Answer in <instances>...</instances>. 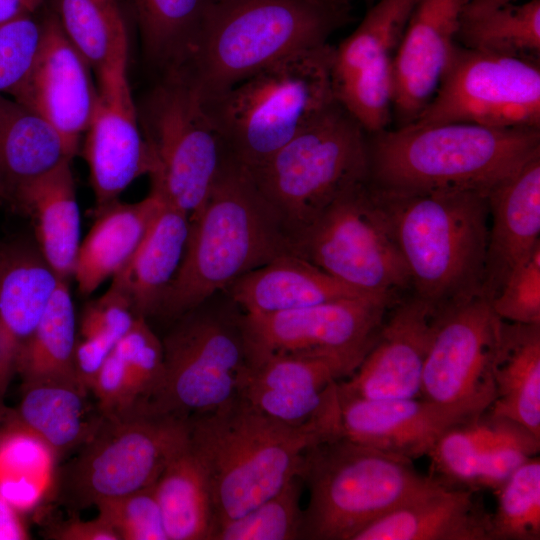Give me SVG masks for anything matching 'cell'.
Instances as JSON below:
<instances>
[{"label": "cell", "instance_id": "f1b7e54d", "mask_svg": "<svg viewBox=\"0 0 540 540\" xmlns=\"http://www.w3.org/2000/svg\"><path fill=\"white\" fill-rule=\"evenodd\" d=\"M70 161L35 179L14 198L34 221L41 256L64 280L73 276L80 246V213Z\"/></svg>", "mask_w": 540, "mask_h": 540}, {"label": "cell", "instance_id": "277c9868", "mask_svg": "<svg viewBox=\"0 0 540 540\" xmlns=\"http://www.w3.org/2000/svg\"><path fill=\"white\" fill-rule=\"evenodd\" d=\"M349 12L327 0H212L179 70L211 99L285 56L328 43Z\"/></svg>", "mask_w": 540, "mask_h": 540}, {"label": "cell", "instance_id": "d4e9b609", "mask_svg": "<svg viewBox=\"0 0 540 540\" xmlns=\"http://www.w3.org/2000/svg\"><path fill=\"white\" fill-rule=\"evenodd\" d=\"M476 490L440 485L362 529L353 540H491Z\"/></svg>", "mask_w": 540, "mask_h": 540}, {"label": "cell", "instance_id": "f6af8a7d", "mask_svg": "<svg viewBox=\"0 0 540 540\" xmlns=\"http://www.w3.org/2000/svg\"><path fill=\"white\" fill-rule=\"evenodd\" d=\"M489 302L503 321L540 325V247L510 274Z\"/></svg>", "mask_w": 540, "mask_h": 540}, {"label": "cell", "instance_id": "7dc6e473", "mask_svg": "<svg viewBox=\"0 0 540 540\" xmlns=\"http://www.w3.org/2000/svg\"><path fill=\"white\" fill-rule=\"evenodd\" d=\"M90 392L103 416L123 412L139 402L125 365L114 349L98 370Z\"/></svg>", "mask_w": 540, "mask_h": 540}, {"label": "cell", "instance_id": "f907efd6", "mask_svg": "<svg viewBox=\"0 0 540 540\" xmlns=\"http://www.w3.org/2000/svg\"><path fill=\"white\" fill-rule=\"evenodd\" d=\"M45 0H0V22L32 15Z\"/></svg>", "mask_w": 540, "mask_h": 540}, {"label": "cell", "instance_id": "6da1fadb", "mask_svg": "<svg viewBox=\"0 0 540 540\" xmlns=\"http://www.w3.org/2000/svg\"><path fill=\"white\" fill-rule=\"evenodd\" d=\"M285 254H294L290 237L249 171L227 154L207 200L190 218L183 259L155 314L178 318Z\"/></svg>", "mask_w": 540, "mask_h": 540}, {"label": "cell", "instance_id": "11a10c76", "mask_svg": "<svg viewBox=\"0 0 540 540\" xmlns=\"http://www.w3.org/2000/svg\"><path fill=\"white\" fill-rule=\"evenodd\" d=\"M1 198V197H0Z\"/></svg>", "mask_w": 540, "mask_h": 540}, {"label": "cell", "instance_id": "3957f363", "mask_svg": "<svg viewBox=\"0 0 540 540\" xmlns=\"http://www.w3.org/2000/svg\"><path fill=\"white\" fill-rule=\"evenodd\" d=\"M370 135L368 182L382 190L488 192L540 154V129L410 123Z\"/></svg>", "mask_w": 540, "mask_h": 540}, {"label": "cell", "instance_id": "ee69618b", "mask_svg": "<svg viewBox=\"0 0 540 540\" xmlns=\"http://www.w3.org/2000/svg\"><path fill=\"white\" fill-rule=\"evenodd\" d=\"M42 24L33 15L0 22V94H11L28 74L38 52Z\"/></svg>", "mask_w": 540, "mask_h": 540}, {"label": "cell", "instance_id": "c3c4849f", "mask_svg": "<svg viewBox=\"0 0 540 540\" xmlns=\"http://www.w3.org/2000/svg\"><path fill=\"white\" fill-rule=\"evenodd\" d=\"M50 537L58 540H120L116 532L98 516L93 520H68L55 526Z\"/></svg>", "mask_w": 540, "mask_h": 540}, {"label": "cell", "instance_id": "d590c367", "mask_svg": "<svg viewBox=\"0 0 540 540\" xmlns=\"http://www.w3.org/2000/svg\"><path fill=\"white\" fill-rule=\"evenodd\" d=\"M58 457L36 434L19 423H0V494L19 512L55 495Z\"/></svg>", "mask_w": 540, "mask_h": 540}, {"label": "cell", "instance_id": "7bdbcfd3", "mask_svg": "<svg viewBox=\"0 0 540 540\" xmlns=\"http://www.w3.org/2000/svg\"><path fill=\"white\" fill-rule=\"evenodd\" d=\"M114 352L123 361L139 402H146L161 382L163 347L144 316L137 317L115 345Z\"/></svg>", "mask_w": 540, "mask_h": 540}, {"label": "cell", "instance_id": "1f68e13d", "mask_svg": "<svg viewBox=\"0 0 540 540\" xmlns=\"http://www.w3.org/2000/svg\"><path fill=\"white\" fill-rule=\"evenodd\" d=\"M190 219L165 203L129 262L112 277L139 316L155 314L186 248Z\"/></svg>", "mask_w": 540, "mask_h": 540}, {"label": "cell", "instance_id": "db71d44e", "mask_svg": "<svg viewBox=\"0 0 540 540\" xmlns=\"http://www.w3.org/2000/svg\"><path fill=\"white\" fill-rule=\"evenodd\" d=\"M377 0H365V2L370 6L372 5L374 2H376Z\"/></svg>", "mask_w": 540, "mask_h": 540}, {"label": "cell", "instance_id": "816d5d0a", "mask_svg": "<svg viewBox=\"0 0 540 540\" xmlns=\"http://www.w3.org/2000/svg\"><path fill=\"white\" fill-rule=\"evenodd\" d=\"M469 1L477 5L493 7V6H499L506 3H511L516 0H469Z\"/></svg>", "mask_w": 540, "mask_h": 540}, {"label": "cell", "instance_id": "52a82bcc", "mask_svg": "<svg viewBox=\"0 0 540 540\" xmlns=\"http://www.w3.org/2000/svg\"><path fill=\"white\" fill-rule=\"evenodd\" d=\"M299 477L309 491L307 540H353L372 522L443 485L412 461L335 435L309 447Z\"/></svg>", "mask_w": 540, "mask_h": 540}, {"label": "cell", "instance_id": "9a60e30c", "mask_svg": "<svg viewBox=\"0 0 540 540\" xmlns=\"http://www.w3.org/2000/svg\"><path fill=\"white\" fill-rule=\"evenodd\" d=\"M503 320L483 296L442 310L423 366L420 396L484 412Z\"/></svg>", "mask_w": 540, "mask_h": 540}, {"label": "cell", "instance_id": "74e56055", "mask_svg": "<svg viewBox=\"0 0 540 540\" xmlns=\"http://www.w3.org/2000/svg\"><path fill=\"white\" fill-rule=\"evenodd\" d=\"M147 58L163 73L187 62L212 0H132Z\"/></svg>", "mask_w": 540, "mask_h": 540}, {"label": "cell", "instance_id": "681fc988", "mask_svg": "<svg viewBox=\"0 0 540 540\" xmlns=\"http://www.w3.org/2000/svg\"><path fill=\"white\" fill-rule=\"evenodd\" d=\"M26 539H30V534L23 514L0 494V540Z\"/></svg>", "mask_w": 540, "mask_h": 540}, {"label": "cell", "instance_id": "5b68a950", "mask_svg": "<svg viewBox=\"0 0 540 540\" xmlns=\"http://www.w3.org/2000/svg\"><path fill=\"white\" fill-rule=\"evenodd\" d=\"M339 434L327 426L283 424L239 396L189 418L190 442L210 480L216 528L277 493L299 475L309 447Z\"/></svg>", "mask_w": 540, "mask_h": 540}, {"label": "cell", "instance_id": "ab89813d", "mask_svg": "<svg viewBox=\"0 0 540 540\" xmlns=\"http://www.w3.org/2000/svg\"><path fill=\"white\" fill-rule=\"evenodd\" d=\"M491 540L540 539V458L523 462L496 491Z\"/></svg>", "mask_w": 540, "mask_h": 540}, {"label": "cell", "instance_id": "7a4b0ae2", "mask_svg": "<svg viewBox=\"0 0 540 540\" xmlns=\"http://www.w3.org/2000/svg\"><path fill=\"white\" fill-rule=\"evenodd\" d=\"M370 188L407 266L412 295L439 309L482 296L488 192Z\"/></svg>", "mask_w": 540, "mask_h": 540}, {"label": "cell", "instance_id": "d6986e66", "mask_svg": "<svg viewBox=\"0 0 540 540\" xmlns=\"http://www.w3.org/2000/svg\"><path fill=\"white\" fill-rule=\"evenodd\" d=\"M442 310L414 295L397 300L360 364L338 382L339 396L367 400L419 397L423 366Z\"/></svg>", "mask_w": 540, "mask_h": 540}, {"label": "cell", "instance_id": "8d00e7d4", "mask_svg": "<svg viewBox=\"0 0 540 540\" xmlns=\"http://www.w3.org/2000/svg\"><path fill=\"white\" fill-rule=\"evenodd\" d=\"M457 42L471 50L538 60L540 0L493 7L468 0L460 15Z\"/></svg>", "mask_w": 540, "mask_h": 540}, {"label": "cell", "instance_id": "603a6c76", "mask_svg": "<svg viewBox=\"0 0 540 540\" xmlns=\"http://www.w3.org/2000/svg\"><path fill=\"white\" fill-rule=\"evenodd\" d=\"M340 435L413 461L427 456L452 426L482 412L422 397L367 400L339 396Z\"/></svg>", "mask_w": 540, "mask_h": 540}, {"label": "cell", "instance_id": "2e32d148", "mask_svg": "<svg viewBox=\"0 0 540 540\" xmlns=\"http://www.w3.org/2000/svg\"><path fill=\"white\" fill-rule=\"evenodd\" d=\"M416 0H377L356 29L333 47L336 101L368 134L386 130L393 109L396 51Z\"/></svg>", "mask_w": 540, "mask_h": 540}, {"label": "cell", "instance_id": "e575fe53", "mask_svg": "<svg viewBox=\"0 0 540 540\" xmlns=\"http://www.w3.org/2000/svg\"><path fill=\"white\" fill-rule=\"evenodd\" d=\"M77 341L71 292L67 280L59 279L36 328L20 351L17 374L23 386L47 381L80 383L75 370Z\"/></svg>", "mask_w": 540, "mask_h": 540}, {"label": "cell", "instance_id": "44dd1931", "mask_svg": "<svg viewBox=\"0 0 540 540\" xmlns=\"http://www.w3.org/2000/svg\"><path fill=\"white\" fill-rule=\"evenodd\" d=\"M41 42L24 80L10 94L50 123L74 156L96 101L92 69L50 12L42 21Z\"/></svg>", "mask_w": 540, "mask_h": 540}, {"label": "cell", "instance_id": "9c48e42d", "mask_svg": "<svg viewBox=\"0 0 540 540\" xmlns=\"http://www.w3.org/2000/svg\"><path fill=\"white\" fill-rule=\"evenodd\" d=\"M243 314L226 294L179 316L162 341L161 382L145 403L189 419L234 400L248 363Z\"/></svg>", "mask_w": 540, "mask_h": 540}, {"label": "cell", "instance_id": "4316f807", "mask_svg": "<svg viewBox=\"0 0 540 540\" xmlns=\"http://www.w3.org/2000/svg\"><path fill=\"white\" fill-rule=\"evenodd\" d=\"M225 292L246 314L276 313L370 295L295 254L279 256L247 272Z\"/></svg>", "mask_w": 540, "mask_h": 540}, {"label": "cell", "instance_id": "f35d334b", "mask_svg": "<svg viewBox=\"0 0 540 540\" xmlns=\"http://www.w3.org/2000/svg\"><path fill=\"white\" fill-rule=\"evenodd\" d=\"M52 13L95 71L129 41L121 0H52Z\"/></svg>", "mask_w": 540, "mask_h": 540}, {"label": "cell", "instance_id": "f546056e", "mask_svg": "<svg viewBox=\"0 0 540 540\" xmlns=\"http://www.w3.org/2000/svg\"><path fill=\"white\" fill-rule=\"evenodd\" d=\"M492 380L494 395L487 411L540 439V325L502 322Z\"/></svg>", "mask_w": 540, "mask_h": 540}, {"label": "cell", "instance_id": "4fadbf2b", "mask_svg": "<svg viewBox=\"0 0 540 540\" xmlns=\"http://www.w3.org/2000/svg\"><path fill=\"white\" fill-rule=\"evenodd\" d=\"M540 129L538 60L457 46L441 84L412 123Z\"/></svg>", "mask_w": 540, "mask_h": 540}, {"label": "cell", "instance_id": "8fae6325", "mask_svg": "<svg viewBox=\"0 0 540 540\" xmlns=\"http://www.w3.org/2000/svg\"><path fill=\"white\" fill-rule=\"evenodd\" d=\"M140 121L156 162L151 191L190 219L207 200L227 156L202 97L182 71L164 73Z\"/></svg>", "mask_w": 540, "mask_h": 540}, {"label": "cell", "instance_id": "5bb4252c", "mask_svg": "<svg viewBox=\"0 0 540 540\" xmlns=\"http://www.w3.org/2000/svg\"><path fill=\"white\" fill-rule=\"evenodd\" d=\"M399 299L365 295L276 313H244L248 361L268 355L324 356L344 362L353 373Z\"/></svg>", "mask_w": 540, "mask_h": 540}, {"label": "cell", "instance_id": "30bf717a", "mask_svg": "<svg viewBox=\"0 0 540 540\" xmlns=\"http://www.w3.org/2000/svg\"><path fill=\"white\" fill-rule=\"evenodd\" d=\"M188 430L189 419L143 402L102 415L76 457L57 470L55 495L73 508H86L151 486Z\"/></svg>", "mask_w": 540, "mask_h": 540}, {"label": "cell", "instance_id": "b9f144b4", "mask_svg": "<svg viewBox=\"0 0 540 540\" xmlns=\"http://www.w3.org/2000/svg\"><path fill=\"white\" fill-rule=\"evenodd\" d=\"M95 506L120 540H168L154 484Z\"/></svg>", "mask_w": 540, "mask_h": 540}, {"label": "cell", "instance_id": "836d02e7", "mask_svg": "<svg viewBox=\"0 0 540 540\" xmlns=\"http://www.w3.org/2000/svg\"><path fill=\"white\" fill-rule=\"evenodd\" d=\"M168 540H212L216 518L207 470L188 435L154 483Z\"/></svg>", "mask_w": 540, "mask_h": 540}, {"label": "cell", "instance_id": "484cf974", "mask_svg": "<svg viewBox=\"0 0 540 540\" xmlns=\"http://www.w3.org/2000/svg\"><path fill=\"white\" fill-rule=\"evenodd\" d=\"M59 279L39 251L15 246L0 253V404Z\"/></svg>", "mask_w": 540, "mask_h": 540}, {"label": "cell", "instance_id": "ffe728a7", "mask_svg": "<svg viewBox=\"0 0 540 540\" xmlns=\"http://www.w3.org/2000/svg\"><path fill=\"white\" fill-rule=\"evenodd\" d=\"M540 439L520 424L487 410L449 428L428 453L430 475L447 487L497 491Z\"/></svg>", "mask_w": 540, "mask_h": 540}, {"label": "cell", "instance_id": "cb8c5ba5", "mask_svg": "<svg viewBox=\"0 0 540 540\" xmlns=\"http://www.w3.org/2000/svg\"><path fill=\"white\" fill-rule=\"evenodd\" d=\"M482 296L490 301L510 274L540 247V154L488 191Z\"/></svg>", "mask_w": 540, "mask_h": 540}, {"label": "cell", "instance_id": "e0dca14e", "mask_svg": "<svg viewBox=\"0 0 540 540\" xmlns=\"http://www.w3.org/2000/svg\"><path fill=\"white\" fill-rule=\"evenodd\" d=\"M128 52L129 41L95 71L97 95L83 151L96 210L117 200L133 181L151 175L156 167L128 80Z\"/></svg>", "mask_w": 540, "mask_h": 540}, {"label": "cell", "instance_id": "4dcf8cb0", "mask_svg": "<svg viewBox=\"0 0 540 540\" xmlns=\"http://www.w3.org/2000/svg\"><path fill=\"white\" fill-rule=\"evenodd\" d=\"M73 155L41 116L0 94V197L13 199L26 185Z\"/></svg>", "mask_w": 540, "mask_h": 540}, {"label": "cell", "instance_id": "bcb514c9", "mask_svg": "<svg viewBox=\"0 0 540 540\" xmlns=\"http://www.w3.org/2000/svg\"><path fill=\"white\" fill-rule=\"evenodd\" d=\"M137 317L128 296L112 282L102 296L86 305L80 319V334L82 338L97 337L117 344Z\"/></svg>", "mask_w": 540, "mask_h": 540}, {"label": "cell", "instance_id": "d6a6232c", "mask_svg": "<svg viewBox=\"0 0 540 540\" xmlns=\"http://www.w3.org/2000/svg\"><path fill=\"white\" fill-rule=\"evenodd\" d=\"M89 391L77 382L47 381L23 386L15 409L5 419L13 420L40 437L58 459L80 448L99 425L102 415L93 413Z\"/></svg>", "mask_w": 540, "mask_h": 540}, {"label": "cell", "instance_id": "f5cc1de1", "mask_svg": "<svg viewBox=\"0 0 540 540\" xmlns=\"http://www.w3.org/2000/svg\"><path fill=\"white\" fill-rule=\"evenodd\" d=\"M327 1L339 4V5L349 6L350 7V0H327Z\"/></svg>", "mask_w": 540, "mask_h": 540}, {"label": "cell", "instance_id": "ac0fdd59", "mask_svg": "<svg viewBox=\"0 0 540 540\" xmlns=\"http://www.w3.org/2000/svg\"><path fill=\"white\" fill-rule=\"evenodd\" d=\"M351 374L331 357L268 355L248 361L238 396L283 424L340 431L338 382Z\"/></svg>", "mask_w": 540, "mask_h": 540}, {"label": "cell", "instance_id": "7402d4cb", "mask_svg": "<svg viewBox=\"0 0 540 540\" xmlns=\"http://www.w3.org/2000/svg\"><path fill=\"white\" fill-rule=\"evenodd\" d=\"M468 0H416L393 66L392 118L414 122L436 94L455 54L460 15Z\"/></svg>", "mask_w": 540, "mask_h": 540}, {"label": "cell", "instance_id": "8992f818", "mask_svg": "<svg viewBox=\"0 0 540 540\" xmlns=\"http://www.w3.org/2000/svg\"><path fill=\"white\" fill-rule=\"evenodd\" d=\"M325 43L285 56L203 100L227 154L248 171L263 165L336 102Z\"/></svg>", "mask_w": 540, "mask_h": 540}, {"label": "cell", "instance_id": "ba28073f", "mask_svg": "<svg viewBox=\"0 0 540 540\" xmlns=\"http://www.w3.org/2000/svg\"><path fill=\"white\" fill-rule=\"evenodd\" d=\"M249 173L293 248L294 238L336 198L369 181L368 133L336 101Z\"/></svg>", "mask_w": 540, "mask_h": 540}, {"label": "cell", "instance_id": "7c38bea8", "mask_svg": "<svg viewBox=\"0 0 540 540\" xmlns=\"http://www.w3.org/2000/svg\"><path fill=\"white\" fill-rule=\"evenodd\" d=\"M293 253L365 294L399 299L405 261L369 182L345 191L293 240Z\"/></svg>", "mask_w": 540, "mask_h": 540}, {"label": "cell", "instance_id": "60d3db41", "mask_svg": "<svg viewBox=\"0 0 540 540\" xmlns=\"http://www.w3.org/2000/svg\"><path fill=\"white\" fill-rule=\"evenodd\" d=\"M302 487L303 481L299 475L295 476L277 493L247 513L219 525L212 540L301 539Z\"/></svg>", "mask_w": 540, "mask_h": 540}, {"label": "cell", "instance_id": "83f0119b", "mask_svg": "<svg viewBox=\"0 0 540 540\" xmlns=\"http://www.w3.org/2000/svg\"><path fill=\"white\" fill-rule=\"evenodd\" d=\"M164 202L151 191L135 203L118 199L96 210L97 219L80 242L73 276L87 296L132 258Z\"/></svg>", "mask_w": 540, "mask_h": 540}]
</instances>
